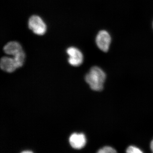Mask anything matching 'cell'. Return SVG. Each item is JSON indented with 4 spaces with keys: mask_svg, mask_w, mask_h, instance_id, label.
<instances>
[{
    "mask_svg": "<svg viewBox=\"0 0 153 153\" xmlns=\"http://www.w3.org/2000/svg\"><path fill=\"white\" fill-rule=\"evenodd\" d=\"M28 27L33 33L39 36L44 35L47 31V26L44 21L41 17L36 15L30 17Z\"/></svg>",
    "mask_w": 153,
    "mask_h": 153,
    "instance_id": "cell-3",
    "label": "cell"
},
{
    "mask_svg": "<svg viewBox=\"0 0 153 153\" xmlns=\"http://www.w3.org/2000/svg\"><path fill=\"white\" fill-rule=\"evenodd\" d=\"M126 152L128 153H142L143 152V151L140 148L134 146H129L127 149Z\"/></svg>",
    "mask_w": 153,
    "mask_h": 153,
    "instance_id": "cell-10",
    "label": "cell"
},
{
    "mask_svg": "<svg viewBox=\"0 0 153 153\" xmlns=\"http://www.w3.org/2000/svg\"><path fill=\"white\" fill-rule=\"evenodd\" d=\"M116 150L113 148L111 146H104L100 149L97 152L98 153H116Z\"/></svg>",
    "mask_w": 153,
    "mask_h": 153,
    "instance_id": "cell-9",
    "label": "cell"
},
{
    "mask_svg": "<svg viewBox=\"0 0 153 153\" xmlns=\"http://www.w3.org/2000/svg\"><path fill=\"white\" fill-rule=\"evenodd\" d=\"M23 50L21 44L16 41H11L6 44L4 47V51L7 55L14 56Z\"/></svg>",
    "mask_w": 153,
    "mask_h": 153,
    "instance_id": "cell-7",
    "label": "cell"
},
{
    "mask_svg": "<svg viewBox=\"0 0 153 153\" xmlns=\"http://www.w3.org/2000/svg\"><path fill=\"white\" fill-rule=\"evenodd\" d=\"M22 153H33V152L31 151H23V152H22Z\"/></svg>",
    "mask_w": 153,
    "mask_h": 153,
    "instance_id": "cell-12",
    "label": "cell"
},
{
    "mask_svg": "<svg viewBox=\"0 0 153 153\" xmlns=\"http://www.w3.org/2000/svg\"><path fill=\"white\" fill-rule=\"evenodd\" d=\"M1 69L6 72L11 73L13 72L18 68L13 57H3L0 61Z\"/></svg>",
    "mask_w": 153,
    "mask_h": 153,
    "instance_id": "cell-6",
    "label": "cell"
},
{
    "mask_svg": "<svg viewBox=\"0 0 153 153\" xmlns=\"http://www.w3.org/2000/svg\"><path fill=\"white\" fill-rule=\"evenodd\" d=\"M25 58V52L23 50L13 56V58L18 68L22 67L24 64Z\"/></svg>",
    "mask_w": 153,
    "mask_h": 153,
    "instance_id": "cell-8",
    "label": "cell"
},
{
    "mask_svg": "<svg viewBox=\"0 0 153 153\" xmlns=\"http://www.w3.org/2000/svg\"><path fill=\"white\" fill-rule=\"evenodd\" d=\"M150 147L151 150H152V152H153V140H152V141L151 142L150 144Z\"/></svg>",
    "mask_w": 153,
    "mask_h": 153,
    "instance_id": "cell-11",
    "label": "cell"
},
{
    "mask_svg": "<svg viewBox=\"0 0 153 153\" xmlns=\"http://www.w3.org/2000/svg\"><path fill=\"white\" fill-rule=\"evenodd\" d=\"M69 55L68 62L71 66H78L81 65L83 61V55L79 49L74 47H68L66 50Z\"/></svg>",
    "mask_w": 153,
    "mask_h": 153,
    "instance_id": "cell-4",
    "label": "cell"
},
{
    "mask_svg": "<svg viewBox=\"0 0 153 153\" xmlns=\"http://www.w3.org/2000/svg\"><path fill=\"white\" fill-rule=\"evenodd\" d=\"M69 142L72 148L80 149L85 146L86 142V138L84 134L74 133L70 136Z\"/></svg>",
    "mask_w": 153,
    "mask_h": 153,
    "instance_id": "cell-5",
    "label": "cell"
},
{
    "mask_svg": "<svg viewBox=\"0 0 153 153\" xmlns=\"http://www.w3.org/2000/svg\"><path fill=\"white\" fill-rule=\"evenodd\" d=\"M106 74L101 68L93 66L85 76V80L91 88L95 91H100L103 88Z\"/></svg>",
    "mask_w": 153,
    "mask_h": 153,
    "instance_id": "cell-1",
    "label": "cell"
},
{
    "mask_svg": "<svg viewBox=\"0 0 153 153\" xmlns=\"http://www.w3.org/2000/svg\"><path fill=\"white\" fill-rule=\"evenodd\" d=\"M152 28H153V22H152Z\"/></svg>",
    "mask_w": 153,
    "mask_h": 153,
    "instance_id": "cell-13",
    "label": "cell"
},
{
    "mask_svg": "<svg viewBox=\"0 0 153 153\" xmlns=\"http://www.w3.org/2000/svg\"><path fill=\"white\" fill-rule=\"evenodd\" d=\"M112 42V37L107 30H102L99 31L95 38V43L100 51L108 52Z\"/></svg>",
    "mask_w": 153,
    "mask_h": 153,
    "instance_id": "cell-2",
    "label": "cell"
}]
</instances>
